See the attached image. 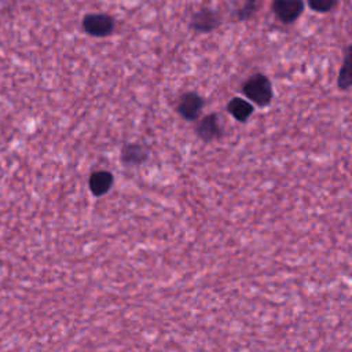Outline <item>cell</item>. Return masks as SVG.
I'll use <instances>...</instances> for the list:
<instances>
[{"instance_id": "6da1fadb", "label": "cell", "mask_w": 352, "mask_h": 352, "mask_svg": "<svg viewBox=\"0 0 352 352\" xmlns=\"http://www.w3.org/2000/svg\"><path fill=\"white\" fill-rule=\"evenodd\" d=\"M243 95L253 103L264 107L271 103L274 92L270 78L261 73L250 76L242 85Z\"/></svg>"}, {"instance_id": "7a4b0ae2", "label": "cell", "mask_w": 352, "mask_h": 352, "mask_svg": "<svg viewBox=\"0 0 352 352\" xmlns=\"http://www.w3.org/2000/svg\"><path fill=\"white\" fill-rule=\"evenodd\" d=\"M204 104H205V100L201 95H198L195 92H186L180 96L177 106H176V111L184 120L195 121L199 117V114L204 109Z\"/></svg>"}, {"instance_id": "3957f363", "label": "cell", "mask_w": 352, "mask_h": 352, "mask_svg": "<svg viewBox=\"0 0 352 352\" xmlns=\"http://www.w3.org/2000/svg\"><path fill=\"white\" fill-rule=\"evenodd\" d=\"M220 23H221V15L217 11L210 8H201L195 11L190 21V26L195 32H201V33H209L217 29Z\"/></svg>"}, {"instance_id": "277c9868", "label": "cell", "mask_w": 352, "mask_h": 352, "mask_svg": "<svg viewBox=\"0 0 352 352\" xmlns=\"http://www.w3.org/2000/svg\"><path fill=\"white\" fill-rule=\"evenodd\" d=\"M272 11L280 22L292 23L302 14L304 3L302 0H274Z\"/></svg>"}, {"instance_id": "5b68a950", "label": "cell", "mask_w": 352, "mask_h": 352, "mask_svg": "<svg viewBox=\"0 0 352 352\" xmlns=\"http://www.w3.org/2000/svg\"><path fill=\"white\" fill-rule=\"evenodd\" d=\"M82 26L91 36H107L114 29V21L106 14H91L84 18Z\"/></svg>"}, {"instance_id": "8992f818", "label": "cell", "mask_w": 352, "mask_h": 352, "mask_svg": "<svg viewBox=\"0 0 352 352\" xmlns=\"http://www.w3.org/2000/svg\"><path fill=\"white\" fill-rule=\"evenodd\" d=\"M221 125L219 121V116L212 113L201 118L195 126V133L204 142H212L221 136Z\"/></svg>"}, {"instance_id": "52a82bcc", "label": "cell", "mask_w": 352, "mask_h": 352, "mask_svg": "<svg viewBox=\"0 0 352 352\" xmlns=\"http://www.w3.org/2000/svg\"><path fill=\"white\" fill-rule=\"evenodd\" d=\"M113 175L109 170H96L89 176V190L94 195L102 197L110 191Z\"/></svg>"}, {"instance_id": "ba28073f", "label": "cell", "mask_w": 352, "mask_h": 352, "mask_svg": "<svg viewBox=\"0 0 352 352\" xmlns=\"http://www.w3.org/2000/svg\"><path fill=\"white\" fill-rule=\"evenodd\" d=\"M337 87L342 91L352 87V44L346 45L344 50V58L338 72Z\"/></svg>"}, {"instance_id": "9c48e42d", "label": "cell", "mask_w": 352, "mask_h": 352, "mask_svg": "<svg viewBox=\"0 0 352 352\" xmlns=\"http://www.w3.org/2000/svg\"><path fill=\"white\" fill-rule=\"evenodd\" d=\"M148 157V150L138 143H131L124 146L121 151V160L126 165H140Z\"/></svg>"}, {"instance_id": "30bf717a", "label": "cell", "mask_w": 352, "mask_h": 352, "mask_svg": "<svg viewBox=\"0 0 352 352\" xmlns=\"http://www.w3.org/2000/svg\"><path fill=\"white\" fill-rule=\"evenodd\" d=\"M227 111L236 120V121H246L252 113H253V106L250 102L242 98H232L227 103Z\"/></svg>"}, {"instance_id": "8fae6325", "label": "cell", "mask_w": 352, "mask_h": 352, "mask_svg": "<svg viewBox=\"0 0 352 352\" xmlns=\"http://www.w3.org/2000/svg\"><path fill=\"white\" fill-rule=\"evenodd\" d=\"M258 11V1L257 0H243L241 7L235 10V16L238 21L250 19Z\"/></svg>"}, {"instance_id": "7c38bea8", "label": "cell", "mask_w": 352, "mask_h": 352, "mask_svg": "<svg viewBox=\"0 0 352 352\" xmlns=\"http://www.w3.org/2000/svg\"><path fill=\"white\" fill-rule=\"evenodd\" d=\"M308 6L316 12H329L337 6V0H308Z\"/></svg>"}]
</instances>
